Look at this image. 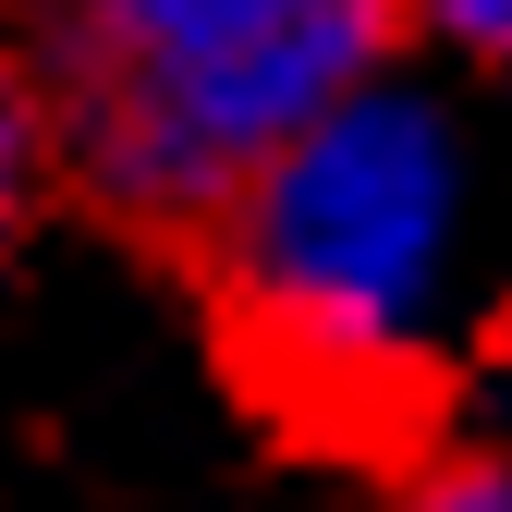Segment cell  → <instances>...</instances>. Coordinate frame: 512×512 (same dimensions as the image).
<instances>
[{"instance_id": "cell-1", "label": "cell", "mask_w": 512, "mask_h": 512, "mask_svg": "<svg viewBox=\"0 0 512 512\" xmlns=\"http://www.w3.org/2000/svg\"><path fill=\"white\" fill-rule=\"evenodd\" d=\"M415 25L427 0H61L25 61L49 171L135 256L196 269Z\"/></svg>"}, {"instance_id": "cell-2", "label": "cell", "mask_w": 512, "mask_h": 512, "mask_svg": "<svg viewBox=\"0 0 512 512\" xmlns=\"http://www.w3.org/2000/svg\"><path fill=\"white\" fill-rule=\"evenodd\" d=\"M37 196H61L49 110H37V74H25V61H0V256H13V232L37 220Z\"/></svg>"}, {"instance_id": "cell-3", "label": "cell", "mask_w": 512, "mask_h": 512, "mask_svg": "<svg viewBox=\"0 0 512 512\" xmlns=\"http://www.w3.org/2000/svg\"><path fill=\"white\" fill-rule=\"evenodd\" d=\"M391 512H512V464H476V452H427V464L391 488Z\"/></svg>"}, {"instance_id": "cell-4", "label": "cell", "mask_w": 512, "mask_h": 512, "mask_svg": "<svg viewBox=\"0 0 512 512\" xmlns=\"http://www.w3.org/2000/svg\"><path fill=\"white\" fill-rule=\"evenodd\" d=\"M427 25L452 37L464 61H500V74H512V0H427Z\"/></svg>"}]
</instances>
